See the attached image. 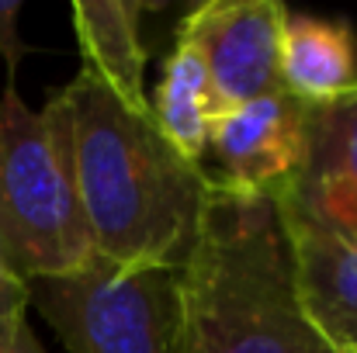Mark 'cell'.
<instances>
[{
    "label": "cell",
    "mask_w": 357,
    "mask_h": 353,
    "mask_svg": "<svg viewBox=\"0 0 357 353\" xmlns=\"http://www.w3.org/2000/svg\"><path fill=\"white\" fill-rule=\"evenodd\" d=\"M45 111L63 135L94 256L181 270L212 177L163 139L153 111L125 108L84 70Z\"/></svg>",
    "instance_id": "6da1fadb"
},
{
    "label": "cell",
    "mask_w": 357,
    "mask_h": 353,
    "mask_svg": "<svg viewBox=\"0 0 357 353\" xmlns=\"http://www.w3.org/2000/svg\"><path fill=\"white\" fill-rule=\"evenodd\" d=\"M177 291V353H337L302 308L271 194L208 187Z\"/></svg>",
    "instance_id": "7a4b0ae2"
},
{
    "label": "cell",
    "mask_w": 357,
    "mask_h": 353,
    "mask_svg": "<svg viewBox=\"0 0 357 353\" xmlns=\"http://www.w3.org/2000/svg\"><path fill=\"white\" fill-rule=\"evenodd\" d=\"M0 253L24 284L94 260L63 135L45 108L21 101L14 80L0 94Z\"/></svg>",
    "instance_id": "3957f363"
},
{
    "label": "cell",
    "mask_w": 357,
    "mask_h": 353,
    "mask_svg": "<svg viewBox=\"0 0 357 353\" xmlns=\"http://www.w3.org/2000/svg\"><path fill=\"white\" fill-rule=\"evenodd\" d=\"M35 308L70 353H177L181 291L170 267H115L28 281Z\"/></svg>",
    "instance_id": "277c9868"
},
{
    "label": "cell",
    "mask_w": 357,
    "mask_h": 353,
    "mask_svg": "<svg viewBox=\"0 0 357 353\" xmlns=\"http://www.w3.org/2000/svg\"><path fill=\"white\" fill-rule=\"evenodd\" d=\"M284 17L278 0H208L181 21L177 38L198 49L219 111L281 91Z\"/></svg>",
    "instance_id": "5b68a950"
},
{
    "label": "cell",
    "mask_w": 357,
    "mask_h": 353,
    "mask_svg": "<svg viewBox=\"0 0 357 353\" xmlns=\"http://www.w3.org/2000/svg\"><path fill=\"white\" fill-rule=\"evenodd\" d=\"M309 121L312 104H302L288 91L219 111L208 125L205 146L219 166L212 184L250 194H278L305 166Z\"/></svg>",
    "instance_id": "8992f818"
},
{
    "label": "cell",
    "mask_w": 357,
    "mask_h": 353,
    "mask_svg": "<svg viewBox=\"0 0 357 353\" xmlns=\"http://www.w3.org/2000/svg\"><path fill=\"white\" fill-rule=\"evenodd\" d=\"M271 198L281 212L357 239V84L312 108L305 166Z\"/></svg>",
    "instance_id": "52a82bcc"
},
{
    "label": "cell",
    "mask_w": 357,
    "mask_h": 353,
    "mask_svg": "<svg viewBox=\"0 0 357 353\" xmlns=\"http://www.w3.org/2000/svg\"><path fill=\"white\" fill-rule=\"evenodd\" d=\"M302 308L337 353H357V239L281 212Z\"/></svg>",
    "instance_id": "ba28073f"
},
{
    "label": "cell",
    "mask_w": 357,
    "mask_h": 353,
    "mask_svg": "<svg viewBox=\"0 0 357 353\" xmlns=\"http://www.w3.org/2000/svg\"><path fill=\"white\" fill-rule=\"evenodd\" d=\"M160 3L146 0H73L70 17L84 52V73L101 80L125 108L149 115L146 97V45L139 35L142 14Z\"/></svg>",
    "instance_id": "9c48e42d"
},
{
    "label": "cell",
    "mask_w": 357,
    "mask_h": 353,
    "mask_svg": "<svg viewBox=\"0 0 357 353\" xmlns=\"http://www.w3.org/2000/svg\"><path fill=\"white\" fill-rule=\"evenodd\" d=\"M357 84V38L347 21L288 14L281 31V91L302 104H326Z\"/></svg>",
    "instance_id": "30bf717a"
},
{
    "label": "cell",
    "mask_w": 357,
    "mask_h": 353,
    "mask_svg": "<svg viewBox=\"0 0 357 353\" xmlns=\"http://www.w3.org/2000/svg\"><path fill=\"white\" fill-rule=\"evenodd\" d=\"M149 111H153L156 128L163 132V139L188 163L202 166V156L208 146V125L219 115V104L212 94L208 70L191 42H184V38L174 42V49L163 63L156 97L149 101Z\"/></svg>",
    "instance_id": "8fae6325"
},
{
    "label": "cell",
    "mask_w": 357,
    "mask_h": 353,
    "mask_svg": "<svg viewBox=\"0 0 357 353\" xmlns=\"http://www.w3.org/2000/svg\"><path fill=\"white\" fill-rule=\"evenodd\" d=\"M21 322H28V288L0 253V347L14 336Z\"/></svg>",
    "instance_id": "7c38bea8"
},
{
    "label": "cell",
    "mask_w": 357,
    "mask_h": 353,
    "mask_svg": "<svg viewBox=\"0 0 357 353\" xmlns=\"http://www.w3.org/2000/svg\"><path fill=\"white\" fill-rule=\"evenodd\" d=\"M17 17H21V0H0V59L7 63V80H14L17 63L31 56V45L21 42Z\"/></svg>",
    "instance_id": "4fadbf2b"
},
{
    "label": "cell",
    "mask_w": 357,
    "mask_h": 353,
    "mask_svg": "<svg viewBox=\"0 0 357 353\" xmlns=\"http://www.w3.org/2000/svg\"><path fill=\"white\" fill-rule=\"evenodd\" d=\"M0 353H45V347L38 343V336L31 333V326L21 322V326L14 329V336L0 347Z\"/></svg>",
    "instance_id": "5bb4252c"
}]
</instances>
